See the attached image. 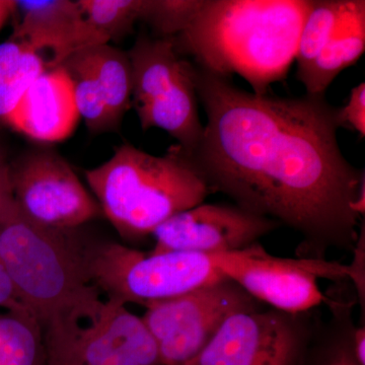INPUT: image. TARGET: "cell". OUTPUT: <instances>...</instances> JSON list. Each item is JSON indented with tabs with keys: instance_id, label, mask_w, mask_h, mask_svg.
Segmentation results:
<instances>
[{
	"instance_id": "20",
	"label": "cell",
	"mask_w": 365,
	"mask_h": 365,
	"mask_svg": "<svg viewBox=\"0 0 365 365\" xmlns=\"http://www.w3.org/2000/svg\"><path fill=\"white\" fill-rule=\"evenodd\" d=\"M0 365H48L42 333L30 313H0Z\"/></svg>"
},
{
	"instance_id": "4",
	"label": "cell",
	"mask_w": 365,
	"mask_h": 365,
	"mask_svg": "<svg viewBox=\"0 0 365 365\" xmlns=\"http://www.w3.org/2000/svg\"><path fill=\"white\" fill-rule=\"evenodd\" d=\"M103 215L125 239L153 235L173 215L203 203L207 182L177 144L153 155L131 143L118 146L107 162L86 170Z\"/></svg>"
},
{
	"instance_id": "13",
	"label": "cell",
	"mask_w": 365,
	"mask_h": 365,
	"mask_svg": "<svg viewBox=\"0 0 365 365\" xmlns=\"http://www.w3.org/2000/svg\"><path fill=\"white\" fill-rule=\"evenodd\" d=\"M79 120L71 79L61 66H56L34 79L7 118L6 127L49 144L71 136Z\"/></svg>"
},
{
	"instance_id": "27",
	"label": "cell",
	"mask_w": 365,
	"mask_h": 365,
	"mask_svg": "<svg viewBox=\"0 0 365 365\" xmlns=\"http://www.w3.org/2000/svg\"><path fill=\"white\" fill-rule=\"evenodd\" d=\"M353 348L360 365H365V329L364 326L355 327L353 330Z\"/></svg>"
},
{
	"instance_id": "28",
	"label": "cell",
	"mask_w": 365,
	"mask_h": 365,
	"mask_svg": "<svg viewBox=\"0 0 365 365\" xmlns=\"http://www.w3.org/2000/svg\"><path fill=\"white\" fill-rule=\"evenodd\" d=\"M16 11V1L14 0H0V30L9 20V16Z\"/></svg>"
},
{
	"instance_id": "11",
	"label": "cell",
	"mask_w": 365,
	"mask_h": 365,
	"mask_svg": "<svg viewBox=\"0 0 365 365\" xmlns=\"http://www.w3.org/2000/svg\"><path fill=\"white\" fill-rule=\"evenodd\" d=\"M108 299L83 328L66 365H162L158 346L140 317Z\"/></svg>"
},
{
	"instance_id": "3",
	"label": "cell",
	"mask_w": 365,
	"mask_h": 365,
	"mask_svg": "<svg viewBox=\"0 0 365 365\" xmlns=\"http://www.w3.org/2000/svg\"><path fill=\"white\" fill-rule=\"evenodd\" d=\"M314 1V0H313ZM312 0H201L188 25L173 38L204 71L239 74L254 93L267 95L287 78Z\"/></svg>"
},
{
	"instance_id": "19",
	"label": "cell",
	"mask_w": 365,
	"mask_h": 365,
	"mask_svg": "<svg viewBox=\"0 0 365 365\" xmlns=\"http://www.w3.org/2000/svg\"><path fill=\"white\" fill-rule=\"evenodd\" d=\"M47 68L45 60L25 45L9 40L0 45V128L6 127L21 96Z\"/></svg>"
},
{
	"instance_id": "1",
	"label": "cell",
	"mask_w": 365,
	"mask_h": 365,
	"mask_svg": "<svg viewBox=\"0 0 365 365\" xmlns=\"http://www.w3.org/2000/svg\"><path fill=\"white\" fill-rule=\"evenodd\" d=\"M194 78L207 123L188 157L211 191L294 228L314 259L354 249L365 177L340 150L338 108L324 96L248 93L195 64Z\"/></svg>"
},
{
	"instance_id": "9",
	"label": "cell",
	"mask_w": 365,
	"mask_h": 365,
	"mask_svg": "<svg viewBox=\"0 0 365 365\" xmlns=\"http://www.w3.org/2000/svg\"><path fill=\"white\" fill-rule=\"evenodd\" d=\"M225 274L259 302L284 313L302 314L328 300L319 289V277L342 279L350 277V269L324 259L277 258L255 245Z\"/></svg>"
},
{
	"instance_id": "6",
	"label": "cell",
	"mask_w": 365,
	"mask_h": 365,
	"mask_svg": "<svg viewBox=\"0 0 365 365\" xmlns=\"http://www.w3.org/2000/svg\"><path fill=\"white\" fill-rule=\"evenodd\" d=\"M260 304L234 281L225 279L151 302L141 319L158 346L162 365H187L230 316L260 309Z\"/></svg>"
},
{
	"instance_id": "2",
	"label": "cell",
	"mask_w": 365,
	"mask_h": 365,
	"mask_svg": "<svg viewBox=\"0 0 365 365\" xmlns=\"http://www.w3.org/2000/svg\"><path fill=\"white\" fill-rule=\"evenodd\" d=\"M0 267L39 326L48 365H66L104 302L86 275L78 239L29 220L11 196L0 212Z\"/></svg>"
},
{
	"instance_id": "10",
	"label": "cell",
	"mask_w": 365,
	"mask_h": 365,
	"mask_svg": "<svg viewBox=\"0 0 365 365\" xmlns=\"http://www.w3.org/2000/svg\"><path fill=\"white\" fill-rule=\"evenodd\" d=\"M279 225L237 205L201 203L173 215L155 228V245L150 253L244 251Z\"/></svg>"
},
{
	"instance_id": "21",
	"label": "cell",
	"mask_w": 365,
	"mask_h": 365,
	"mask_svg": "<svg viewBox=\"0 0 365 365\" xmlns=\"http://www.w3.org/2000/svg\"><path fill=\"white\" fill-rule=\"evenodd\" d=\"M88 25L106 43L120 42L140 21L143 0H78Z\"/></svg>"
},
{
	"instance_id": "15",
	"label": "cell",
	"mask_w": 365,
	"mask_h": 365,
	"mask_svg": "<svg viewBox=\"0 0 365 365\" xmlns=\"http://www.w3.org/2000/svg\"><path fill=\"white\" fill-rule=\"evenodd\" d=\"M365 50V1L355 0L346 16L311 71L302 81L307 95L324 96L340 72L353 66Z\"/></svg>"
},
{
	"instance_id": "24",
	"label": "cell",
	"mask_w": 365,
	"mask_h": 365,
	"mask_svg": "<svg viewBox=\"0 0 365 365\" xmlns=\"http://www.w3.org/2000/svg\"><path fill=\"white\" fill-rule=\"evenodd\" d=\"M338 119L341 127H349L365 135V83H359L352 88L347 105L338 108Z\"/></svg>"
},
{
	"instance_id": "18",
	"label": "cell",
	"mask_w": 365,
	"mask_h": 365,
	"mask_svg": "<svg viewBox=\"0 0 365 365\" xmlns=\"http://www.w3.org/2000/svg\"><path fill=\"white\" fill-rule=\"evenodd\" d=\"M58 66L71 79L76 107L88 130L96 134L116 132L86 48L73 53Z\"/></svg>"
},
{
	"instance_id": "8",
	"label": "cell",
	"mask_w": 365,
	"mask_h": 365,
	"mask_svg": "<svg viewBox=\"0 0 365 365\" xmlns=\"http://www.w3.org/2000/svg\"><path fill=\"white\" fill-rule=\"evenodd\" d=\"M304 314L239 312L187 365H300L313 338Z\"/></svg>"
},
{
	"instance_id": "12",
	"label": "cell",
	"mask_w": 365,
	"mask_h": 365,
	"mask_svg": "<svg viewBox=\"0 0 365 365\" xmlns=\"http://www.w3.org/2000/svg\"><path fill=\"white\" fill-rule=\"evenodd\" d=\"M21 20L9 41L25 45L46 61L48 68L58 66L73 53L108 44L86 21L73 0L16 1Z\"/></svg>"
},
{
	"instance_id": "22",
	"label": "cell",
	"mask_w": 365,
	"mask_h": 365,
	"mask_svg": "<svg viewBox=\"0 0 365 365\" xmlns=\"http://www.w3.org/2000/svg\"><path fill=\"white\" fill-rule=\"evenodd\" d=\"M347 309L335 316L323 337L313 344V338L300 365H360L353 348V326Z\"/></svg>"
},
{
	"instance_id": "17",
	"label": "cell",
	"mask_w": 365,
	"mask_h": 365,
	"mask_svg": "<svg viewBox=\"0 0 365 365\" xmlns=\"http://www.w3.org/2000/svg\"><path fill=\"white\" fill-rule=\"evenodd\" d=\"M354 2L355 0H314L302 25L295 53L297 78L300 83L306 79L319 55L349 14Z\"/></svg>"
},
{
	"instance_id": "23",
	"label": "cell",
	"mask_w": 365,
	"mask_h": 365,
	"mask_svg": "<svg viewBox=\"0 0 365 365\" xmlns=\"http://www.w3.org/2000/svg\"><path fill=\"white\" fill-rule=\"evenodd\" d=\"M201 0H143L140 21L160 38H175L186 28Z\"/></svg>"
},
{
	"instance_id": "14",
	"label": "cell",
	"mask_w": 365,
	"mask_h": 365,
	"mask_svg": "<svg viewBox=\"0 0 365 365\" xmlns=\"http://www.w3.org/2000/svg\"><path fill=\"white\" fill-rule=\"evenodd\" d=\"M127 54L135 109L162 104L195 86L194 64L181 58L173 38L140 35Z\"/></svg>"
},
{
	"instance_id": "25",
	"label": "cell",
	"mask_w": 365,
	"mask_h": 365,
	"mask_svg": "<svg viewBox=\"0 0 365 365\" xmlns=\"http://www.w3.org/2000/svg\"><path fill=\"white\" fill-rule=\"evenodd\" d=\"M0 309H6V312H16V313H24V312L30 313L19 299L11 280L1 267H0Z\"/></svg>"
},
{
	"instance_id": "16",
	"label": "cell",
	"mask_w": 365,
	"mask_h": 365,
	"mask_svg": "<svg viewBox=\"0 0 365 365\" xmlns=\"http://www.w3.org/2000/svg\"><path fill=\"white\" fill-rule=\"evenodd\" d=\"M88 57L104 93L106 105L115 128H120L131 106L132 73L127 52L110 44L86 48Z\"/></svg>"
},
{
	"instance_id": "5",
	"label": "cell",
	"mask_w": 365,
	"mask_h": 365,
	"mask_svg": "<svg viewBox=\"0 0 365 365\" xmlns=\"http://www.w3.org/2000/svg\"><path fill=\"white\" fill-rule=\"evenodd\" d=\"M78 249L88 279L108 299L144 307L227 279L223 271L241 252L145 254L119 242L79 240Z\"/></svg>"
},
{
	"instance_id": "26",
	"label": "cell",
	"mask_w": 365,
	"mask_h": 365,
	"mask_svg": "<svg viewBox=\"0 0 365 365\" xmlns=\"http://www.w3.org/2000/svg\"><path fill=\"white\" fill-rule=\"evenodd\" d=\"M9 153L6 144L0 138V212L9 198L13 196L9 182Z\"/></svg>"
},
{
	"instance_id": "7",
	"label": "cell",
	"mask_w": 365,
	"mask_h": 365,
	"mask_svg": "<svg viewBox=\"0 0 365 365\" xmlns=\"http://www.w3.org/2000/svg\"><path fill=\"white\" fill-rule=\"evenodd\" d=\"M14 202L41 227L71 232L103 215L97 199L66 158L52 148H29L9 163Z\"/></svg>"
}]
</instances>
